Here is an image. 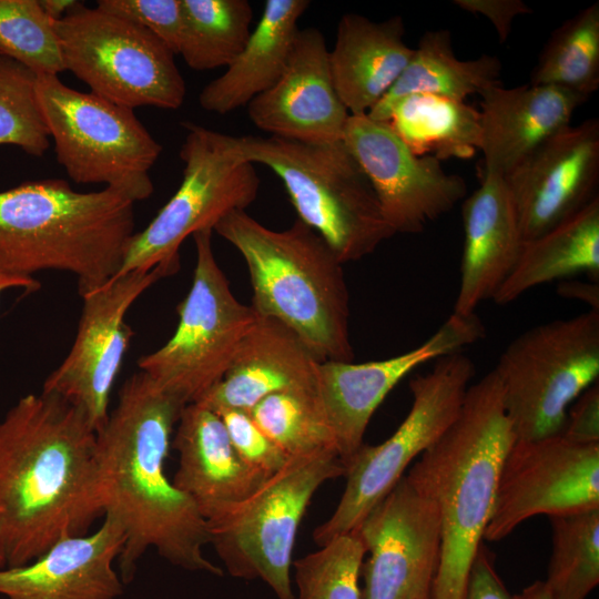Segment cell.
<instances>
[{"mask_svg":"<svg viewBox=\"0 0 599 599\" xmlns=\"http://www.w3.org/2000/svg\"><path fill=\"white\" fill-rule=\"evenodd\" d=\"M243 159L282 181L297 220L315 231L344 264L372 254L395 233L374 190L343 141L304 143L276 136H236Z\"/></svg>","mask_w":599,"mask_h":599,"instance_id":"obj_6","label":"cell"},{"mask_svg":"<svg viewBox=\"0 0 599 599\" xmlns=\"http://www.w3.org/2000/svg\"><path fill=\"white\" fill-rule=\"evenodd\" d=\"M0 53L37 75L65 70L54 21L39 0H0Z\"/></svg>","mask_w":599,"mask_h":599,"instance_id":"obj_37","label":"cell"},{"mask_svg":"<svg viewBox=\"0 0 599 599\" xmlns=\"http://www.w3.org/2000/svg\"><path fill=\"white\" fill-rule=\"evenodd\" d=\"M493 370L518 440L560 435L568 408L599 376V311L527 329Z\"/></svg>","mask_w":599,"mask_h":599,"instance_id":"obj_9","label":"cell"},{"mask_svg":"<svg viewBox=\"0 0 599 599\" xmlns=\"http://www.w3.org/2000/svg\"><path fill=\"white\" fill-rule=\"evenodd\" d=\"M501 62L483 54L460 60L453 49L448 30H430L423 34L406 68L367 115L385 122L392 104L408 94L428 93L465 101L473 94L501 84Z\"/></svg>","mask_w":599,"mask_h":599,"instance_id":"obj_29","label":"cell"},{"mask_svg":"<svg viewBox=\"0 0 599 599\" xmlns=\"http://www.w3.org/2000/svg\"><path fill=\"white\" fill-rule=\"evenodd\" d=\"M212 232L194 233L196 262L192 285L179 304L171 338L138 361L141 372L184 405L199 403L223 378L257 314L232 293L219 266Z\"/></svg>","mask_w":599,"mask_h":599,"instance_id":"obj_10","label":"cell"},{"mask_svg":"<svg viewBox=\"0 0 599 599\" xmlns=\"http://www.w3.org/2000/svg\"><path fill=\"white\" fill-rule=\"evenodd\" d=\"M97 432L49 393L21 397L0 420V538L7 567L88 534L103 516Z\"/></svg>","mask_w":599,"mask_h":599,"instance_id":"obj_2","label":"cell"},{"mask_svg":"<svg viewBox=\"0 0 599 599\" xmlns=\"http://www.w3.org/2000/svg\"><path fill=\"white\" fill-rule=\"evenodd\" d=\"M385 122L417 155L470 159L480 146L479 110L461 100L408 94L392 104Z\"/></svg>","mask_w":599,"mask_h":599,"instance_id":"obj_30","label":"cell"},{"mask_svg":"<svg viewBox=\"0 0 599 599\" xmlns=\"http://www.w3.org/2000/svg\"><path fill=\"white\" fill-rule=\"evenodd\" d=\"M43 11L53 21L64 18L80 2L75 0H39Z\"/></svg>","mask_w":599,"mask_h":599,"instance_id":"obj_45","label":"cell"},{"mask_svg":"<svg viewBox=\"0 0 599 599\" xmlns=\"http://www.w3.org/2000/svg\"><path fill=\"white\" fill-rule=\"evenodd\" d=\"M6 567H7V557H6L4 548L0 538V569L6 568Z\"/></svg>","mask_w":599,"mask_h":599,"instance_id":"obj_47","label":"cell"},{"mask_svg":"<svg viewBox=\"0 0 599 599\" xmlns=\"http://www.w3.org/2000/svg\"><path fill=\"white\" fill-rule=\"evenodd\" d=\"M557 290L561 296L585 302L591 311H599L598 284L569 281L558 284Z\"/></svg>","mask_w":599,"mask_h":599,"instance_id":"obj_43","label":"cell"},{"mask_svg":"<svg viewBox=\"0 0 599 599\" xmlns=\"http://www.w3.org/2000/svg\"><path fill=\"white\" fill-rule=\"evenodd\" d=\"M13 288L33 292L40 288V283L34 277L14 275L0 268V297L3 292Z\"/></svg>","mask_w":599,"mask_h":599,"instance_id":"obj_44","label":"cell"},{"mask_svg":"<svg viewBox=\"0 0 599 599\" xmlns=\"http://www.w3.org/2000/svg\"><path fill=\"white\" fill-rule=\"evenodd\" d=\"M183 33L179 54L197 71L229 67L251 35L246 0H181Z\"/></svg>","mask_w":599,"mask_h":599,"instance_id":"obj_31","label":"cell"},{"mask_svg":"<svg viewBox=\"0 0 599 599\" xmlns=\"http://www.w3.org/2000/svg\"><path fill=\"white\" fill-rule=\"evenodd\" d=\"M318 363L291 328L275 318L257 316L223 378L199 403L214 412H248L275 393L317 390Z\"/></svg>","mask_w":599,"mask_h":599,"instance_id":"obj_25","label":"cell"},{"mask_svg":"<svg viewBox=\"0 0 599 599\" xmlns=\"http://www.w3.org/2000/svg\"><path fill=\"white\" fill-rule=\"evenodd\" d=\"M184 406L140 370L123 383L115 407L97 432L103 511L125 536L116 560L124 585L149 549L173 566L223 576L203 554L209 544L205 519L165 473Z\"/></svg>","mask_w":599,"mask_h":599,"instance_id":"obj_1","label":"cell"},{"mask_svg":"<svg viewBox=\"0 0 599 599\" xmlns=\"http://www.w3.org/2000/svg\"><path fill=\"white\" fill-rule=\"evenodd\" d=\"M183 126L181 184L150 224L133 234L114 277L180 260L179 248L187 236L213 230L231 212L245 211L257 196L260 177L254 164L240 154L236 136L192 122Z\"/></svg>","mask_w":599,"mask_h":599,"instance_id":"obj_11","label":"cell"},{"mask_svg":"<svg viewBox=\"0 0 599 599\" xmlns=\"http://www.w3.org/2000/svg\"><path fill=\"white\" fill-rule=\"evenodd\" d=\"M64 69L113 103L179 109L185 81L174 53L143 27L79 3L54 21Z\"/></svg>","mask_w":599,"mask_h":599,"instance_id":"obj_13","label":"cell"},{"mask_svg":"<svg viewBox=\"0 0 599 599\" xmlns=\"http://www.w3.org/2000/svg\"><path fill=\"white\" fill-rule=\"evenodd\" d=\"M485 174L505 177L548 139L570 125L586 98L551 85H494L480 94Z\"/></svg>","mask_w":599,"mask_h":599,"instance_id":"obj_23","label":"cell"},{"mask_svg":"<svg viewBox=\"0 0 599 599\" xmlns=\"http://www.w3.org/2000/svg\"><path fill=\"white\" fill-rule=\"evenodd\" d=\"M213 231L244 258L257 316L291 328L319 362L354 359L343 263L315 231L297 219L272 230L246 211L231 212Z\"/></svg>","mask_w":599,"mask_h":599,"instance_id":"obj_5","label":"cell"},{"mask_svg":"<svg viewBox=\"0 0 599 599\" xmlns=\"http://www.w3.org/2000/svg\"><path fill=\"white\" fill-rule=\"evenodd\" d=\"M222 418L231 443L240 458L252 469L267 477L282 469L287 456L243 409L215 412Z\"/></svg>","mask_w":599,"mask_h":599,"instance_id":"obj_39","label":"cell"},{"mask_svg":"<svg viewBox=\"0 0 599 599\" xmlns=\"http://www.w3.org/2000/svg\"><path fill=\"white\" fill-rule=\"evenodd\" d=\"M464 599H515L497 573L494 556L483 544L471 562Z\"/></svg>","mask_w":599,"mask_h":599,"instance_id":"obj_41","label":"cell"},{"mask_svg":"<svg viewBox=\"0 0 599 599\" xmlns=\"http://www.w3.org/2000/svg\"><path fill=\"white\" fill-rule=\"evenodd\" d=\"M37 78L29 68L0 53V145H16L40 158L50 146V132Z\"/></svg>","mask_w":599,"mask_h":599,"instance_id":"obj_36","label":"cell"},{"mask_svg":"<svg viewBox=\"0 0 599 599\" xmlns=\"http://www.w3.org/2000/svg\"><path fill=\"white\" fill-rule=\"evenodd\" d=\"M307 0H267L254 31L226 71L207 83L199 103L207 112L226 114L247 105L282 75L298 32Z\"/></svg>","mask_w":599,"mask_h":599,"instance_id":"obj_27","label":"cell"},{"mask_svg":"<svg viewBox=\"0 0 599 599\" xmlns=\"http://www.w3.org/2000/svg\"><path fill=\"white\" fill-rule=\"evenodd\" d=\"M464 248L454 314H475L493 300L512 271L524 245L517 212L502 176L484 174L461 209Z\"/></svg>","mask_w":599,"mask_h":599,"instance_id":"obj_24","label":"cell"},{"mask_svg":"<svg viewBox=\"0 0 599 599\" xmlns=\"http://www.w3.org/2000/svg\"><path fill=\"white\" fill-rule=\"evenodd\" d=\"M368 558L362 599H430L440 551L436 505L404 475L354 529Z\"/></svg>","mask_w":599,"mask_h":599,"instance_id":"obj_17","label":"cell"},{"mask_svg":"<svg viewBox=\"0 0 599 599\" xmlns=\"http://www.w3.org/2000/svg\"><path fill=\"white\" fill-rule=\"evenodd\" d=\"M579 272L599 273L598 195L571 217L525 241L517 263L494 296L497 304Z\"/></svg>","mask_w":599,"mask_h":599,"instance_id":"obj_28","label":"cell"},{"mask_svg":"<svg viewBox=\"0 0 599 599\" xmlns=\"http://www.w3.org/2000/svg\"><path fill=\"white\" fill-rule=\"evenodd\" d=\"M293 562L297 599H362L366 548L356 530L338 535Z\"/></svg>","mask_w":599,"mask_h":599,"instance_id":"obj_35","label":"cell"},{"mask_svg":"<svg viewBox=\"0 0 599 599\" xmlns=\"http://www.w3.org/2000/svg\"><path fill=\"white\" fill-rule=\"evenodd\" d=\"M342 141L369 181L395 234L422 232L466 196L460 175L446 172L434 156L413 153L388 122L349 115Z\"/></svg>","mask_w":599,"mask_h":599,"instance_id":"obj_16","label":"cell"},{"mask_svg":"<svg viewBox=\"0 0 599 599\" xmlns=\"http://www.w3.org/2000/svg\"><path fill=\"white\" fill-rule=\"evenodd\" d=\"M399 16L373 21L345 13L328 52L335 90L351 115L367 114L409 62L414 49L404 41Z\"/></svg>","mask_w":599,"mask_h":599,"instance_id":"obj_26","label":"cell"},{"mask_svg":"<svg viewBox=\"0 0 599 599\" xmlns=\"http://www.w3.org/2000/svg\"><path fill=\"white\" fill-rule=\"evenodd\" d=\"M560 436L580 445L599 444V387L591 385L570 405Z\"/></svg>","mask_w":599,"mask_h":599,"instance_id":"obj_40","label":"cell"},{"mask_svg":"<svg viewBox=\"0 0 599 599\" xmlns=\"http://www.w3.org/2000/svg\"><path fill=\"white\" fill-rule=\"evenodd\" d=\"M549 519L551 554L544 582L552 599H586L599 583V507Z\"/></svg>","mask_w":599,"mask_h":599,"instance_id":"obj_33","label":"cell"},{"mask_svg":"<svg viewBox=\"0 0 599 599\" xmlns=\"http://www.w3.org/2000/svg\"><path fill=\"white\" fill-rule=\"evenodd\" d=\"M530 84L551 85L588 99L599 88V2L564 21L546 42Z\"/></svg>","mask_w":599,"mask_h":599,"instance_id":"obj_32","label":"cell"},{"mask_svg":"<svg viewBox=\"0 0 599 599\" xmlns=\"http://www.w3.org/2000/svg\"><path fill=\"white\" fill-rule=\"evenodd\" d=\"M453 3L467 12L487 18L500 42L508 39L515 18L531 12L521 0H454Z\"/></svg>","mask_w":599,"mask_h":599,"instance_id":"obj_42","label":"cell"},{"mask_svg":"<svg viewBox=\"0 0 599 599\" xmlns=\"http://www.w3.org/2000/svg\"><path fill=\"white\" fill-rule=\"evenodd\" d=\"M475 373L474 362L457 352L435 359L428 373L410 380L412 407L398 428L382 444H363L346 464V485L337 507L313 532L319 547L353 531L410 461L444 435L458 417Z\"/></svg>","mask_w":599,"mask_h":599,"instance_id":"obj_12","label":"cell"},{"mask_svg":"<svg viewBox=\"0 0 599 599\" xmlns=\"http://www.w3.org/2000/svg\"><path fill=\"white\" fill-rule=\"evenodd\" d=\"M599 507V444L580 445L560 435L518 440L500 471L484 539L498 541L525 520Z\"/></svg>","mask_w":599,"mask_h":599,"instance_id":"obj_15","label":"cell"},{"mask_svg":"<svg viewBox=\"0 0 599 599\" xmlns=\"http://www.w3.org/2000/svg\"><path fill=\"white\" fill-rule=\"evenodd\" d=\"M485 334L476 314L453 313L424 343L400 355L365 363L319 362L317 393L344 467L364 444L366 428L377 407L406 375L429 361L461 352Z\"/></svg>","mask_w":599,"mask_h":599,"instance_id":"obj_18","label":"cell"},{"mask_svg":"<svg viewBox=\"0 0 599 599\" xmlns=\"http://www.w3.org/2000/svg\"><path fill=\"white\" fill-rule=\"evenodd\" d=\"M171 445L179 454L172 481L205 521L230 510L268 478L240 458L220 415L200 403L184 406Z\"/></svg>","mask_w":599,"mask_h":599,"instance_id":"obj_22","label":"cell"},{"mask_svg":"<svg viewBox=\"0 0 599 599\" xmlns=\"http://www.w3.org/2000/svg\"><path fill=\"white\" fill-rule=\"evenodd\" d=\"M37 91L58 163L79 184H103L132 202L154 191L150 170L163 146L133 110L40 74Z\"/></svg>","mask_w":599,"mask_h":599,"instance_id":"obj_7","label":"cell"},{"mask_svg":"<svg viewBox=\"0 0 599 599\" xmlns=\"http://www.w3.org/2000/svg\"><path fill=\"white\" fill-rule=\"evenodd\" d=\"M345 476L335 451L291 457L252 495L206 521L211 544L232 577L261 579L277 599H295L291 566L296 534L317 489Z\"/></svg>","mask_w":599,"mask_h":599,"instance_id":"obj_8","label":"cell"},{"mask_svg":"<svg viewBox=\"0 0 599 599\" xmlns=\"http://www.w3.org/2000/svg\"><path fill=\"white\" fill-rule=\"evenodd\" d=\"M134 202L103 187L78 192L48 179L0 191V268L33 277L60 271L80 295L113 278L134 234Z\"/></svg>","mask_w":599,"mask_h":599,"instance_id":"obj_4","label":"cell"},{"mask_svg":"<svg viewBox=\"0 0 599 599\" xmlns=\"http://www.w3.org/2000/svg\"><path fill=\"white\" fill-rule=\"evenodd\" d=\"M494 370L467 389L458 417L406 475L440 518L430 599H464L468 572L493 514L504 460L516 441Z\"/></svg>","mask_w":599,"mask_h":599,"instance_id":"obj_3","label":"cell"},{"mask_svg":"<svg viewBox=\"0 0 599 599\" xmlns=\"http://www.w3.org/2000/svg\"><path fill=\"white\" fill-rule=\"evenodd\" d=\"M247 413L290 457L323 451L338 454L335 434L317 390L275 393L260 400Z\"/></svg>","mask_w":599,"mask_h":599,"instance_id":"obj_34","label":"cell"},{"mask_svg":"<svg viewBox=\"0 0 599 599\" xmlns=\"http://www.w3.org/2000/svg\"><path fill=\"white\" fill-rule=\"evenodd\" d=\"M124 541L120 524L104 515L95 531L63 538L24 566L0 569V595L8 599H115L124 583L113 562Z\"/></svg>","mask_w":599,"mask_h":599,"instance_id":"obj_21","label":"cell"},{"mask_svg":"<svg viewBox=\"0 0 599 599\" xmlns=\"http://www.w3.org/2000/svg\"><path fill=\"white\" fill-rule=\"evenodd\" d=\"M328 52L317 28L298 30L282 75L246 105L252 123L286 140L342 141L351 114L335 90Z\"/></svg>","mask_w":599,"mask_h":599,"instance_id":"obj_20","label":"cell"},{"mask_svg":"<svg viewBox=\"0 0 599 599\" xmlns=\"http://www.w3.org/2000/svg\"><path fill=\"white\" fill-rule=\"evenodd\" d=\"M514 597L515 599H552L544 581H535Z\"/></svg>","mask_w":599,"mask_h":599,"instance_id":"obj_46","label":"cell"},{"mask_svg":"<svg viewBox=\"0 0 599 599\" xmlns=\"http://www.w3.org/2000/svg\"><path fill=\"white\" fill-rule=\"evenodd\" d=\"M97 8L143 27L179 54L183 33L181 0H99Z\"/></svg>","mask_w":599,"mask_h":599,"instance_id":"obj_38","label":"cell"},{"mask_svg":"<svg viewBox=\"0 0 599 599\" xmlns=\"http://www.w3.org/2000/svg\"><path fill=\"white\" fill-rule=\"evenodd\" d=\"M524 242L583 209L599 179V122L568 125L522 160L505 177Z\"/></svg>","mask_w":599,"mask_h":599,"instance_id":"obj_19","label":"cell"},{"mask_svg":"<svg viewBox=\"0 0 599 599\" xmlns=\"http://www.w3.org/2000/svg\"><path fill=\"white\" fill-rule=\"evenodd\" d=\"M179 267L180 260L148 272H130L82 294V312L72 347L47 377L42 392L80 408L99 432L108 420L110 394L132 335L125 315L149 287Z\"/></svg>","mask_w":599,"mask_h":599,"instance_id":"obj_14","label":"cell"}]
</instances>
